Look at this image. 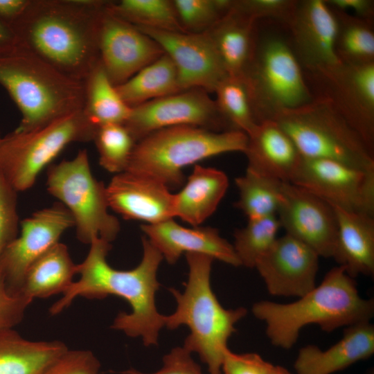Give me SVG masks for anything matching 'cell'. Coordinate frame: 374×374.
<instances>
[{
    "instance_id": "obj_1",
    "label": "cell",
    "mask_w": 374,
    "mask_h": 374,
    "mask_svg": "<svg viewBox=\"0 0 374 374\" xmlns=\"http://www.w3.org/2000/svg\"><path fill=\"white\" fill-rule=\"evenodd\" d=\"M89 245L86 258L78 264L80 278L51 306V314L61 312L78 296L103 299L118 296L130 304L131 312H120L111 328L130 337H141L146 346L157 345L159 332L165 327L164 315L158 312L155 303L160 287L157 274L163 259L161 253L144 236L140 263L130 270H118L107 261L111 243L96 238Z\"/></svg>"
},
{
    "instance_id": "obj_2",
    "label": "cell",
    "mask_w": 374,
    "mask_h": 374,
    "mask_svg": "<svg viewBox=\"0 0 374 374\" xmlns=\"http://www.w3.org/2000/svg\"><path fill=\"white\" fill-rule=\"evenodd\" d=\"M107 3L29 0L8 26L18 44L66 75L84 82L99 61V30Z\"/></svg>"
},
{
    "instance_id": "obj_3",
    "label": "cell",
    "mask_w": 374,
    "mask_h": 374,
    "mask_svg": "<svg viewBox=\"0 0 374 374\" xmlns=\"http://www.w3.org/2000/svg\"><path fill=\"white\" fill-rule=\"evenodd\" d=\"M251 311L265 323L271 344L287 350L296 344L300 331L309 324H317L330 332L370 321L374 315V301L362 297L354 278L338 265L298 300L289 303L260 301L253 305Z\"/></svg>"
},
{
    "instance_id": "obj_4",
    "label": "cell",
    "mask_w": 374,
    "mask_h": 374,
    "mask_svg": "<svg viewBox=\"0 0 374 374\" xmlns=\"http://www.w3.org/2000/svg\"><path fill=\"white\" fill-rule=\"evenodd\" d=\"M0 84L21 112L17 132L35 131L84 107V82L66 75L17 42L0 48Z\"/></svg>"
},
{
    "instance_id": "obj_5",
    "label": "cell",
    "mask_w": 374,
    "mask_h": 374,
    "mask_svg": "<svg viewBox=\"0 0 374 374\" xmlns=\"http://www.w3.org/2000/svg\"><path fill=\"white\" fill-rule=\"evenodd\" d=\"M188 277L183 292L169 290L176 302L175 311L164 315V326L174 330L186 326L190 333L183 347L199 355L209 374H222V366L228 340L236 331L235 324L247 313L246 308L225 309L211 285L213 258L202 253L185 254Z\"/></svg>"
},
{
    "instance_id": "obj_6",
    "label": "cell",
    "mask_w": 374,
    "mask_h": 374,
    "mask_svg": "<svg viewBox=\"0 0 374 374\" xmlns=\"http://www.w3.org/2000/svg\"><path fill=\"white\" fill-rule=\"evenodd\" d=\"M247 141V135L236 130L217 132L189 125L161 129L135 143L125 171L175 188L184 183L186 166L224 153H244Z\"/></svg>"
},
{
    "instance_id": "obj_7",
    "label": "cell",
    "mask_w": 374,
    "mask_h": 374,
    "mask_svg": "<svg viewBox=\"0 0 374 374\" xmlns=\"http://www.w3.org/2000/svg\"><path fill=\"white\" fill-rule=\"evenodd\" d=\"M258 123L311 101L313 96L290 39L274 33L257 36L242 74Z\"/></svg>"
},
{
    "instance_id": "obj_8",
    "label": "cell",
    "mask_w": 374,
    "mask_h": 374,
    "mask_svg": "<svg viewBox=\"0 0 374 374\" xmlns=\"http://www.w3.org/2000/svg\"><path fill=\"white\" fill-rule=\"evenodd\" d=\"M292 139L302 157L336 161L374 170L373 154L360 136L326 100L279 113L274 120Z\"/></svg>"
},
{
    "instance_id": "obj_9",
    "label": "cell",
    "mask_w": 374,
    "mask_h": 374,
    "mask_svg": "<svg viewBox=\"0 0 374 374\" xmlns=\"http://www.w3.org/2000/svg\"><path fill=\"white\" fill-rule=\"evenodd\" d=\"M46 175L47 190L72 215L79 241L89 244L96 238L109 243L116 239L120 222L108 211L106 186L93 176L87 150L50 165Z\"/></svg>"
},
{
    "instance_id": "obj_10",
    "label": "cell",
    "mask_w": 374,
    "mask_h": 374,
    "mask_svg": "<svg viewBox=\"0 0 374 374\" xmlns=\"http://www.w3.org/2000/svg\"><path fill=\"white\" fill-rule=\"evenodd\" d=\"M97 129L82 109L30 132L13 131L0 143V171L18 193L26 191L68 145L93 141Z\"/></svg>"
},
{
    "instance_id": "obj_11",
    "label": "cell",
    "mask_w": 374,
    "mask_h": 374,
    "mask_svg": "<svg viewBox=\"0 0 374 374\" xmlns=\"http://www.w3.org/2000/svg\"><path fill=\"white\" fill-rule=\"evenodd\" d=\"M313 97L327 100L374 154V62L303 69Z\"/></svg>"
},
{
    "instance_id": "obj_12",
    "label": "cell",
    "mask_w": 374,
    "mask_h": 374,
    "mask_svg": "<svg viewBox=\"0 0 374 374\" xmlns=\"http://www.w3.org/2000/svg\"><path fill=\"white\" fill-rule=\"evenodd\" d=\"M290 183L334 207L374 216V170L303 157Z\"/></svg>"
},
{
    "instance_id": "obj_13",
    "label": "cell",
    "mask_w": 374,
    "mask_h": 374,
    "mask_svg": "<svg viewBox=\"0 0 374 374\" xmlns=\"http://www.w3.org/2000/svg\"><path fill=\"white\" fill-rule=\"evenodd\" d=\"M123 125L136 143L154 132L175 126L189 125L217 132L232 130L208 93L197 88L132 107Z\"/></svg>"
},
{
    "instance_id": "obj_14",
    "label": "cell",
    "mask_w": 374,
    "mask_h": 374,
    "mask_svg": "<svg viewBox=\"0 0 374 374\" xmlns=\"http://www.w3.org/2000/svg\"><path fill=\"white\" fill-rule=\"evenodd\" d=\"M73 226L72 215L60 202L20 222L19 234L0 256V277L11 294H19L30 267Z\"/></svg>"
},
{
    "instance_id": "obj_15",
    "label": "cell",
    "mask_w": 374,
    "mask_h": 374,
    "mask_svg": "<svg viewBox=\"0 0 374 374\" xmlns=\"http://www.w3.org/2000/svg\"><path fill=\"white\" fill-rule=\"evenodd\" d=\"M277 217L285 234L299 240L319 256L332 258L337 236L335 208L317 195L283 182Z\"/></svg>"
},
{
    "instance_id": "obj_16",
    "label": "cell",
    "mask_w": 374,
    "mask_h": 374,
    "mask_svg": "<svg viewBox=\"0 0 374 374\" xmlns=\"http://www.w3.org/2000/svg\"><path fill=\"white\" fill-rule=\"evenodd\" d=\"M98 53L107 75L118 86L164 52L150 37L112 13L107 3L99 30Z\"/></svg>"
},
{
    "instance_id": "obj_17",
    "label": "cell",
    "mask_w": 374,
    "mask_h": 374,
    "mask_svg": "<svg viewBox=\"0 0 374 374\" xmlns=\"http://www.w3.org/2000/svg\"><path fill=\"white\" fill-rule=\"evenodd\" d=\"M153 39L174 63L181 91L201 89L214 92L228 75L204 33L138 28Z\"/></svg>"
},
{
    "instance_id": "obj_18",
    "label": "cell",
    "mask_w": 374,
    "mask_h": 374,
    "mask_svg": "<svg viewBox=\"0 0 374 374\" xmlns=\"http://www.w3.org/2000/svg\"><path fill=\"white\" fill-rule=\"evenodd\" d=\"M319 255L306 244L285 234L257 262L269 294L301 297L316 286Z\"/></svg>"
},
{
    "instance_id": "obj_19",
    "label": "cell",
    "mask_w": 374,
    "mask_h": 374,
    "mask_svg": "<svg viewBox=\"0 0 374 374\" xmlns=\"http://www.w3.org/2000/svg\"><path fill=\"white\" fill-rule=\"evenodd\" d=\"M287 28L290 42L303 69L340 62L335 48L337 19L326 0H297Z\"/></svg>"
},
{
    "instance_id": "obj_20",
    "label": "cell",
    "mask_w": 374,
    "mask_h": 374,
    "mask_svg": "<svg viewBox=\"0 0 374 374\" xmlns=\"http://www.w3.org/2000/svg\"><path fill=\"white\" fill-rule=\"evenodd\" d=\"M109 208L125 220L148 224L160 223L175 215V194L160 181L125 171L116 174L106 186Z\"/></svg>"
},
{
    "instance_id": "obj_21",
    "label": "cell",
    "mask_w": 374,
    "mask_h": 374,
    "mask_svg": "<svg viewBox=\"0 0 374 374\" xmlns=\"http://www.w3.org/2000/svg\"><path fill=\"white\" fill-rule=\"evenodd\" d=\"M142 231L170 265L185 253H202L238 267L240 262L233 244L210 227L186 228L170 219L154 224H143Z\"/></svg>"
},
{
    "instance_id": "obj_22",
    "label": "cell",
    "mask_w": 374,
    "mask_h": 374,
    "mask_svg": "<svg viewBox=\"0 0 374 374\" xmlns=\"http://www.w3.org/2000/svg\"><path fill=\"white\" fill-rule=\"evenodd\" d=\"M247 170L290 182L302 159L292 139L273 120L259 123L247 135Z\"/></svg>"
},
{
    "instance_id": "obj_23",
    "label": "cell",
    "mask_w": 374,
    "mask_h": 374,
    "mask_svg": "<svg viewBox=\"0 0 374 374\" xmlns=\"http://www.w3.org/2000/svg\"><path fill=\"white\" fill-rule=\"evenodd\" d=\"M373 353L374 326L362 322L346 327L341 339L325 350L314 345L302 347L294 368L296 374H332Z\"/></svg>"
},
{
    "instance_id": "obj_24",
    "label": "cell",
    "mask_w": 374,
    "mask_h": 374,
    "mask_svg": "<svg viewBox=\"0 0 374 374\" xmlns=\"http://www.w3.org/2000/svg\"><path fill=\"white\" fill-rule=\"evenodd\" d=\"M334 208L338 229L332 258L353 278L373 276L374 216Z\"/></svg>"
},
{
    "instance_id": "obj_25",
    "label": "cell",
    "mask_w": 374,
    "mask_h": 374,
    "mask_svg": "<svg viewBox=\"0 0 374 374\" xmlns=\"http://www.w3.org/2000/svg\"><path fill=\"white\" fill-rule=\"evenodd\" d=\"M229 186L222 170L195 165L184 187L175 194V215L194 227L216 210Z\"/></svg>"
},
{
    "instance_id": "obj_26",
    "label": "cell",
    "mask_w": 374,
    "mask_h": 374,
    "mask_svg": "<svg viewBox=\"0 0 374 374\" xmlns=\"http://www.w3.org/2000/svg\"><path fill=\"white\" fill-rule=\"evenodd\" d=\"M256 22L232 4L229 11L204 32L228 75H242L252 54Z\"/></svg>"
},
{
    "instance_id": "obj_27",
    "label": "cell",
    "mask_w": 374,
    "mask_h": 374,
    "mask_svg": "<svg viewBox=\"0 0 374 374\" xmlns=\"http://www.w3.org/2000/svg\"><path fill=\"white\" fill-rule=\"evenodd\" d=\"M68 349L60 341H30L17 331H0V374H43Z\"/></svg>"
},
{
    "instance_id": "obj_28",
    "label": "cell",
    "mask_w": 374,
    "mask_h": 374,
    "mask_svg": "<svg viewBox=\"0 0 374 374\" xmlns=\"http://www.w3.org/2000/svg\"><path fill=\"white\" fill-rule=\"evenodd\" d=\"M76 274L78 265L73 262L66 245L59 242L30 267L19 294L32 301L63 294Z\"/></svg>"
},
{
    "instance_id": "obj_29",
    "label": "cell",
    "mask_w": 374,
    "mask_h": 374,
    "mask_svg": "<svg viewBox=\"0 0 374 374\" xmlns=\"http://www.w3.org/2000/svg\"><path fill=\"white\" fill-rule=\"evenodd\" d=\"M116 87L131 108L181 91L175 66L165 53Z\"/></svg>"
},
{
    "instance_id": "obj_30",
    "label": "cell",
    "mask_w": 374,
    "mask_h": 374,
    "mask_svg": "<svg viewBox=\"0 0 374 374\" xmlns=\"http://www.w3.org/2000/svg\"><path fill=\"white\" fill-rule=\"evenodd\" d=\"M84 82L82 109L87 118L98 128L109 124H124L131 107L122 99L107 75L99 60Z\"/></svg>"
},
{
    "instance_id": "obj_31",
    "label": "cell",
    "mask_w": 374,
    "mask_h": 374,
    "mask_svg": "<svg viewBox=\"0 0 374 374\" xmlns=\"http://www.w3.org/2000/svg\"><path fill=\"white\" fill-rule=\"evenodd\" d=\"M332 9L337 23L335 48L339 60L353 64L373 63V20Z\"/></svg>"
},
{
    "instance_id": "obj_32",
    "label": "cell",
    "mask_w": 374,
    "mask_h": 374,
    "mask_svg": "<svg viewBox=\"0 0 374 374\" xmlns=\"http://www.w3.org/2000/svg\"><path fill=\"white\" fill-rule=\"evenodd\" d=\"M235 182L239 191L235 206L248 220L277 215L283 199V181L247 170Z\"/></svg>"
},
{
    "instance_id": "obj_33",
    "label": "cell",
    "mask_w": 374,
    "mask_h": 374,
    "mask_svg": "<svg viewBox=\"0 0 374 374\" xmlns=\"http://www.w3.org/2000/svg\"><path fill=\"white\" fill-rule=\"evenodd\" d=\"M114 15L138 28L184 32L170 0H121L108 1Z\"/></svg>"
},
{
    "instance_id": "obj_34",
    "label": "cell",
    "mask_w": 374,
    "mask_h": 374,
    "mask_svg": "<svg viewBox=\"0 0 374 374\" xmlns=\"http://www.w3.org/2000/svg\"><path fill=\"white\" fill-rule=\"evenodd\" d=\"M214 93L217 109L230 127L248 135L258 123L243 76L227 75Z\"/></svg>"
},
{
    "instance_id": "obj_35",
    "label": "cell",
    "mask_w": 374,
    "mask_h": 374,
    "mask_svg": "<svg viewBox=\"0 0 374 374\" xmlns=\"http://www.w3.org/2000/svg\"><path fill=\"white\" fill-rule=\"evenodd\" d=\"M280 227L276 215L248 220L234 233L233 245L240 265L255 268L257 262L273 246Z\"/></svg>"
},
{
    "instance_id": "obj_36",
    "label": "cell",
    "mask_w": 374,
    "mask_h": 374,
    "mask_svg": "<svg viewBox=\"0 0 374 374\" xmlns=\"http://www.w3.org/2000/svg\"><path fill=\"white\" fill-rule=\"evenodd\" d=\"M93 141L100 166L115 175L126 170L136 141L123 124L99 127Z\"/></svg>"
},
{
    "instance_id": "obj_37",
    "label": "cell",
    "mask_w": 374,
    "mask_h": 374,
    "mask_svg": "<svg viewBox=\"0 0 374 374\" xmlns=\"http://www.w3.org/2000/svg\"><path fill=\"white\" fill-rule=\"evenodd\" d=\"M233 0H173L184 32L203 33L231 8Z\"/></svg>"
},
{
    "instance_id": "obj_38",
    "label": "cell",
    "mask_w": 374,
    "mask_h": 374,
    "mask_svg": "<svg viewBox=\"0 0 374 374\" xmlns=\"http://www.w3.org/2000/svg\"><path fill=\"white\" fill-rule=\"evenodd\" d=\"M297 0H233V7L248 18L274 19L286 28L294 14Z\"/></svg>"
},
{
    "instance_id": "obj_39",
    "label": "cell",
    "mask_w": 374,
    "mask_h": 374,
    "mask_svg": "<svg viewBox=\"0 0 374 374\" xmlns=\"http://www.w3.org/2000/svg\"><path fill=\"white\" fill-rule=\"evenodd\" d=\"M17 193L0 171V256L19 234Z\"/></svg>"
},
{
    "instance_id": "obj_40",
    "label": "cell",
    "mask_w": 374,
    "mask_h": 374,
    "mask_svg": "<svg viewBox=\"0 0 374 374\" xmlns=\"http://www.w3.org/2000/svg\"><path fill=\"white\" fill-rule=\"evenodd\" d=\"M100 367L98 359L91 351L68 348L43 374H98Z\"/></svg>"
},
{
    "instance_id": "obj_41",
    "label": "cell",
    "mask_w": 374,
    "mask_h": 374,
    "mask_svg": "<svg viewBox=\"0 0 374 374\" xmlns=\"http://www.w3.org/2000/svg\"><path fill=\"white\" fill-rule=\"evenodd\" d=\"M274 365L255 353L237 354L229 349L222 366L224 374H271Z\"/></svg>"
},
{
    "instance_id": "obj_42",
    "label": "cell",
    "mask_w": 374,
    "mask_h": 374,
    "mask_svg": "<svg viewBox=\"0 0 374 374\" xmlns=\"http://www.w3.org/2000/svg\"><path fill=\"white\" fill-rule=\"evenodd\" d=\"M31 302L21 294H11L0 277V331L12 329L19 323Z\"/></svg>"
},
{
    "instance_id": "obj_43",
    "label": "cell",
    "mask_w": 374,
    "mask_h": 374,
    "mask_svg": "<svg viewBox=\"0 0 374 374\" xmlns=\"http://www.w3.org/2000/svg\"><path fill=\"white\" fill-rule=\"evenodd\" d=\"M122 374H202L200 366L191 357L185 348L176 347L163 358V366L154 373H142L134 368L121 372Z\"/></svg>"
},
{
    "instance_id": "obj_44",
    "label": "cell",
    "mask_w": 374,
    "mask_h": 374,
    "mask_svg": "<svg viewBox=\"0 0 374 374\" xmlns=\"http://www.w3.org/2000/svg\"><path fill=\"white\" fill-rule=\"evenodd\" d=\"M332 8L373 20L374 1L371 0H326Z\"/></svg>"
},
{
    "instance_id": "obj_45",
    "label": "cell",
    "mask_w": 374,
    "mask_h": 374,
    "mask_svg": "<svg viewBox=\"0 0 374 374\" xmlns=\"http://www.w3.org/2000/svg\"><path fill=\"white\" fill-rule=\"evenodd\" d=\"M29 0H0V20L9 25L24 12Z\"/></svg>"
},
{
    "instance_id": "obj_46",
    "label": "cell",
    "mask_w": 374,
    "mask_h": 374,
    "mask_svg": "<svg viewBox=\"0 0 374 374\" xmlns=\"http://www.w3.org/2000/svg\"><path fill=\"white\" fill-rule=\"evenodd\" d=\"M17 43L15 35L10 27L0 20V48Z\"/></svg>"
},
{
    "instance_id": "obj_47",
    "label": "cell",
    "mask_w": 374,
    "mask_h": 374,
    "mask_svg": "<svg viewBox=\"0 0 374 374\" xmlns=\"http://www.w3.org/2000/svg\"><path fill=\"white\" fill-rule=\"evenodd\" d=\"M271 374H292L285 368L280 366H274Z\"/></svg>"
},
{
    "instance_id": "obj_48",
    "label": "cell",
    "mask_w": 374,
    "mask_h": 374,
    "mask_svg": "<svg viewBox=\"0 0 374 374\" xmlns=\"http://www.w3.org/2000/svg\"><path fill=\"white\" fill-rule=\"evenodd\" d=\"M2 139H3V137L1 136V133H0V143H1V141H2Z\"/></svg>"
}]
</instances>
